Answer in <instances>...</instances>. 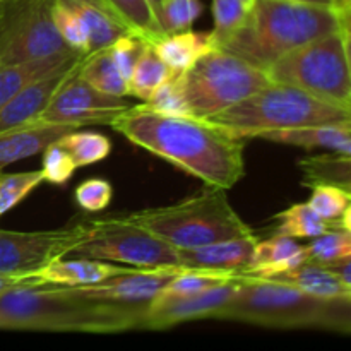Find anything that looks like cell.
<instances>
[{
    "label": "cell",
    "instance_id": "1",
    "mask_svg": "<svg viewBox=\"0 0 351 351\" xmlns=\"http://www.w3.org/2000/svg\"><path fill=\"white\" fill-rule=\"evenodd\" d=\"M110 127L206 187L230 191L245 175V139L228 136L197 117L165 115L144 103L130 105Z\"/></svg>",
    "mask_w": 351,
    "mask_h": 351
},
{
    "label": "cell",
    "instance_id": "2",
    "mask_svg": "<svg viewBox=\"0 0 351 351\" xmlns=\"http://www.w3.org/2000/svg\"><path fill=\"white\" fill-rule=\"evenodd\" d=\"M146 307L91 300L67 287L21 285L0 293V329L115 335L141 329Z\"/></svg>",
    "mask_w": 351,
    "mask_h": 351
},
{
    "label": "cell",
    "instance_id": "3",
    "mask_svg": "<svg viewBox=\"0 0 351 351\" xmlns=\"http://www.w3.org/2000/svg\"><path fill=\"white\" fill-rule=\"evenodd\" d=\"M350 27V14L332 5L256 0L245 23L216 47L266 71L302 45Z\"/></svg>",
    "mask_w": 351,
    "mask_h": 351
},
{
    "label": "cell",
    "instance_id": "4",
    "mask_svg": "<svg viewBox=\"0 0 351 351\" xmlns=\"http://www.w3.org/2000/svg\"><path fill=\"white\" fill-rule=\"evenodd\" d=\"M215 319L271 329H322L350 335L351 300L319 298L269 278L240 276L235 295Z\"/></svg>",
    "mask_w": 351,
    "mask_h": 351
},
{
    "label": "cell",
    "instance_id": "5",
    "mask_svg": "<svg viewBox=\"0 0 351 351\" xmlns=\"http://www.w3.org/2000/svg\"><path fill=\"white\" fill-rule=\"evenodd\" d=\"M346 120H351V110L322 101L293 86L269 82L206 122L237 139H250L266 130L321 125Z\"/></svg>",
    "mask_w": 351,
    "mask_h": 351
},
{
    "label": "cell",
    "instance_id": "6",
    "mask_svg": "<svg viewBox=\"0 0 351 351\" xmlns=\"http://www.w3.org/2000/svg\"><path fill=\"white\" fill-rule=\"evenodd\" d=\"M127 218L177 250L254 233L232 208L226 191L216 187H208L177 204L129 213Z\"/></svg>",
    "mask_w": 351,
    "mask_h": 351
},
{
    "label": "cell",
    "instance_id": "7",
    "mask_svg": "<svg viewBox=\"0 0 351 351\" xmlns=\"http://www.w3.org/2000/svg\"><path fill=\"white\" fill-rule=\"evenodd\" d=\"M264 72L271 82L293 86L322 101L351 110L350 27L288 51Z\"/></svg>",
    "mask_w": 351,
    "mask_h": 351
},
{
    "label": "cell",
    "instance_id": "8",
    "mask_svg": "<svg viewBox=\"0 0 351 351\" xmlns=\"http://www.w3.org/2000/svg\"><path fill=\"white\" fill-rule=\"evenodd\" d=\"M192 117L208 120L269 84L263 69L211 47L187 71L177 74Z\"/></svg>",
    "mask_w": 351,
    "mask_h": 351
},
{
    "label": "cell",
    "instance_id": "9",
    "mask_svg": "<svg viewBox=\"0 0 351 351\" xmlns=\"http://www.w3.org/2000/svg\"><path fill=\"white\" fill-rule=\"evenodd\" d=\"M86 235L69 256L129 267L182 266L178 250L125 216L86 219Z\"/></svg>",
    "mask_w": 351,
    "mask_h": 351
},
{
    "label": "cell",
    "instance_id": "10",
    "mask_svg": "<svg viewBox=\"0 0 351 351\" xmlns=\"http://www.w3.org/2000/svg\"><path fill=\"white\" fill-rule=\"evenodd\" d=\"M53 3L0 0V65L43 60L72 50L55 27Z\"/></svg>",
    "mask_w": 351,
    "mask_h": 351
},
{
    "label": "cell",
    "instance_id": "11",
    "mask_svg": "<svg viewBox=\"0 0 351 351\" xmlns=\"http://www.w3.org/2000/svg\"><path fill=\"white\" fill-rule=\"evenodd\" d=\"M79 65L58 86L36 120L77 129L82 125H112L113 120L130 108L125 98L105 95L89 86L77 74Z\"/></svg>",
    "mask_w": 351,
    "mask_h": 351
},
{
    "label": "cell",
    "instance_id": "12",
    "mask_svg": "<svg viewBox=\"0 0 351 351\" xmlns=\"http://www.w3.org/2000/svg\"><path fill=\"white\" fill-rule=\"evenodd\" d=\"M84 223L45 232L0 230V274H29L69 256L84 239Z\"/></svg>",
    "mask_w": 351,
    "mask_h": 351
},
{
    "label": "cell",
    "instance_id": "13",
    "mask_svg": "<svg viewBox=\"0 0 351 351\" xmlns=\"http://www.w3.org/2000/svg\"><path fill=\"white\" fill-rule=\"evenodd\" d=\"M184 269L185 266L130 267L99 283L67 288L79 297L91 298V300L123 305H146L163 290L168 281L173 280Z\"/></svg>",
    "mask_w": 351,
    "mask_h": 351
},
{
    "label": "cell",
    "instance_id": "14",
    "mask_svg": "<svg viewBox=\"0 0 351 351\" xmlns=\"http://www.w3.org/2000/svg\"><path fill=\"white\" fill-rule=\"evenodd\" d=\"M239 288V278L195 295L177 298H153L144 311L141 329L163 331L173 326L201 319H215L232 300Z\"/></svg>",
    "mask_w": 351,
    "mask_h": 351
},
{
    "label": "cell",
    "instance_id": "15",
    "mask_svg": "<svg viewBox=\"0 0 351 351\" xmlns=\"http://www.w3.org/2000/svg\"><path fill=\"white\" fill-rule=\"evenodd\" d=\"M82 62L77 60L69 67H62L58 71L50 72L36 81L24 86L21 91H17L12 98L7 99L3 105H0V132L16 129V127L26 125L40 117L45 106L48 105L53 93L58 86L65 81L69 74Z\"/></svg>",
    "mask_w": 351,
    "mask_h": 351
},
{
    "label": "cell",
    "instance_id": "16",
    "mask_svg": "<svg viewBox=\"0 0 351 351\" xmlns=\"http://www.w3.org/2000/svg\"><path fill=\"white\" fill-rule=\"evenodd\" d=\"M257 240L259 237L252 233V235L219 240L194 249H178V257L180 264L185 267L242 274L249 267Z\"/></svg>",
    "mask_w": 351,
    "mask_h": 351
},
{
    "label": "cell",
    "instance_id": "17",
    "mask_svg": "<svg viewBox=\"0 0 351 351\" xmlns=\"http://www.w3.org/2000/svg\"><path fill=\"white\" fill-rule=\"evenodd\" d=\"M75 129L77 127L33 120L26 125L0 132V171L9 165L43 153L45 147Z\"/></svg>",
    "mask_w": 351,
    "mask_h": 351
},
{
    "label": "cell",
    "instance_id": "18",
    "mask_svg": "<svg viewBox=\"0 0 351 351\" xmlns=\"http://www.w3.org/2000/svg\"><path fill=\"white\" fill-rule=\"evenodd\" d=\"M130 269L129 266H120L115 263H106L98 259L77 257L74 261L62 259L51 261L47 266L29 273V280L34 285H53V287H82V285L99 283L110 276Z\"/></svg>",
    "mask_w": 351,
    "mask_h": 351
},
{
    "label": "cell",
    "instance_id": "19",
    "mask_svg": "<svg viewBox=\"0 0 351 351\" xmlns=\"http://www.w3.org/2000/svg\"><path fill=\"white\" fill-rule=\"evenodd\" d=\"M256 137L287 146L304 147V149H326L335 153L351 154V120L321 125L293 127L259 132Z\"/></svg>",
    "mask_w": 351,
    "mask_h": 351
},
{
    "label": "cell",
    "instance_id": "20",
    "mask_svg": "<svg viewBox=\"0 0 351 351\" xmlns=\"http://www.w3.org/2000/svg\"><path fill=\"white\" fill-rule=\"evenodd\" d=\"M307 261L305 247L295 242V239L276 235L267 240H257L252 250V259L249 267L240 276L271 278L298 267Z\"/></svg>",
    "mask_w": 351,
    "mask_h": 351
},
{
    "label": "cell",
    "instance_id": "21",
    "mask_svg": "<svg viewBox=\"0 0 351 351\" xmlns=\"http://www.w3.org/2000/svg\"><path fill=\"white\" fill-rule=\"evenodd\" d=\"M350 216L351 208L343 213L338 221H328L321 218L307 202L293 204L274 216L276 226L273 228V233L291 239H314L326 232H351Z\"/></svg>",
    "mask_w": 351,
    "mask_h": 351
},
{
    "label": "cell",
    "instance_id": "22",
    "mask_svg": "<svg viewBox=\"0 0 351 351\" xmlns=\"http://www.w3.org/2000/svg\"><path fill=\"white\" fill-rule=\"evenodd\" d=\"M84 57L86 53L71 50L65 51V53L43 58V60L0 65V105H3L7 99L12 98L17 91H21L29 82L36 81V79L58 71L62 67H69V65L75 64V62Z\"/></svg>",
    "mask_w": 351,
    "mask_h": 351
},
{
    "label": "cell",
    "instance_id": "23",
    "mask_svg": "<svg viewBox=\"0 0 351 351\" xmlns=\"http://www.w3.org/2000/svg\"><path fill=\"white\" fill-rule=\"evenodd\" d=\"M269 280L293 285L308 295L329 300H351V288L346 287L341 278L329 267L307 263L285 273L271 276Z\"/></svg>",
    "mask_w": 351,
    "mask_h": 351
},
{
    "label": "cell",
    "instance_id": "24",
    "mask_svg": "<svg viewBox=\"0 0 351 351\" xmlns=\"http://www.w3.org/2000/svg\"><path fill=\"white\" fill-rule=\"evenodd\" d=\"M60 2L74 10L84 24L89 40L88 53L103 50L110 47L117 38L129 33L127 27L106 9L101 0H60Z\"/></svg>",
    "mask_w": 351,
    "mask_h": 351
},
{
    "label": "cell",
    "instance_id": "25",
    "mask_svg": "<svg viewBox=\"0 0 351 351\" xmlns=\"http://www.w3.org/2000/svg\"><path fill=\"white\" fill-rule=\"evenodd\" d=\"M211 40L208 33H195L192 29L178 31V33L165 34L153 45L158 57L175 72L187 71L202 53L211 48Z\"/></svg>",
    "mask_w": 351,
    "mask_h": 351
},
{
    "label": "cell",
    "instance_id": "26",
    "mask_svg": "<svg viewBox=\"0 0 351 351\" xmlns=\"http://www.w3.org/2000/svg\"><path fill=\"white\" fill-rule=\"evenodd\" d=\"M298 170L302 171V185L308 189L336 185L351 191V154L328 151L321 156L302 158Z\"/></svg>",
    "mask_w": 351,
    "mask_h": 351
},
{
    "label": "cell",
    "instance_id": "27",
    "mask_svg": "<svg viewBox=\"0 0 351 351\" xmlns=\"http://www.w3.org/2000/svg\"><path fill=\"white\" fill-rule=\"evenodd\" d=\"M77 74L89 86H93L98 91L105 93V95L117 96V98H125V96H129L127 81L122 77L119 69H117L108 47L86 55L82 58L81 65H79Z\"/></svg>",
    "mask_w": 351,
    "mask_h": 351
},
{
    "label": "cell",
    "instance_id": "28",
    "mask_svg": "<svg viewBox=\"0 0 351 351\" xmlns=\"http://www.w3.org/2000/svg\"><path fill=\"white\" fill-rule=\"evenodd\" d=\"M130 34L154 45L165 36L147 0H101Z\"/></svg>",
    "mask_w": 351,
    "mask_h": 351
},
{
    "label": "cell",
    "instance_id": "29",
    "mask_svg": "<svg viewBox=\"0 0 351 351\" xmlns=\"http://www.w3.org/2000/svg\"><path fill=\"white\" fill-rule=\"evenodd\" d=\"M171 75H175V72L158 57L153 45L146 43L132 74L127 79L129 96H136V98L146 101L153 95L154 89L163 84Z\"/></svg>",
    "mask_w": 351,
    "mask_h": 351
},
{
    "label": "cell",
    "instance_id": "30",
    "mask_svg": "<svg viewBox=\"0 0 351 351\" xmlns=\"http://www.w3.org/2000/svg\"><path fill=\"white\" fill-rule=\"evenodd\" d=\"M58 144L71 154L77 168L99 163L112 153V141L108 137L96 132H79L77 129L62 136Z\"/></svg>",
    "mask_w": 351,
    "mask_h": 351
},
{
    "label": "cell",
    "instance_id": "31",
    "mask_svg": "<svg viewBox=\"0 0 351 351\" xmlns=\"http://www.w3.org/2000/svg\"><path fill=\"white\" fill-rule=\"evenodd\" d=\"M305 247L307 263L329 266L351 259V233L350 232H326L312 239Z\"/></svg>",
    "mask_w": 351,
    "mask_h": 351
},
{
    "label": "cell",
    "instance_id": "32",
    "mask_svg": "<svg viewBox=\"0 0 351 351\" xmlns=\"http://www.w3.org/2000/svg\"><path fill=\"white\" fill-rule=\"evenodd\" d=\"M202 12L199 0H161L154 9L158 24L165 34L191 29Z\"/></svg>",
    "mask_w": 351,
    "mask_h": 351
},
{
    "label": "cell",
    "instance_id": "33",
    "mask_svg": "<svg viewBox=\"0 0 351 351\" xmlns=\"http://www.w3.org/2000/svg\"><path fill=\"white\" fill-rule=\"evenodd\" d=\"M213 19H215V29L209 33L213 47L221 43L228 34L239 29L245 23L250 12V7L242 3L240 0H213Z\"/></svg>",
    "mask_w": 351,
    "mask_h": 351
},
{
    "label": "cell",
    "instance_id": "34",
    "mask_svg": "<svg viewBox=\"0 0 351 351\" xmlns=\"http://www.w3.org/2000/svg\"><path fill=\"white\" fill-rule=\"evenodd\" d=\"M43 182L41 170L9 175L0 173V216L24 201Z\"/></svg>",
    "mask_w": 351,
    "mask_h": 351
},
{
    "label": "cell",
    "instance_id": "35",
    "mask_svg": "<svg viewBox=\"0 0 351 351\" xmlns=\"http://www.w3.org/2000/svg\"><path fill=\"white\" fill-rule=\"evenodd\" d=\"M321 218L338 221L346 209L351 208V191L336 185H315L307 202Z\"/></svg>",
    "mask_w": 351,
    "mask_h": 351
},
{
    "label": "cell",
    "instance_id": "36",
    "mask_svg": "<svg viewBox=\"0 0 351 351\" xmlns=\"http://www.w3.org/2000/svg\"><path fill=\"white\" fill-rule=\"evenodd\" d=\"M53 23L57 27L58 34L62 36V40L72 48V50H77L81 53L88 55L89 50V40H88V31H86L84 24L79 19L77 14L72 9H69L65 3H62L60 0H55L53 3Z\"/></svg>",
    "mask_w": 351,
    "mask_h": 351
},
{
    "label": "cell",
    "instance_id": "37",
    "mask_svg": "<svg viewBox=\"0 0 351 351\" xmlns=\"http://www.w3.org/2000/svg\"><path fill=\"white\" fill-rule=\"evenodd\" d=\"M147 106L154 112L165 113V115H191L187 101L182 95L180 84H178L177 74L158 86L153 95L146 99Z\"/></svg>",
    "mask_w": 351,
    "mask_h": 351
},
{
    "label": "cell",
    "instance_id": "38",
    "mask_svg": "<svg viewBox=\"0 0 351 351\" xmlns=\"http://www.w3.org/2000/svg\"><path fill=\"white\" fill-rule=\"evenodd\" d=\"M77 170L74 160L64 147L57 143H51L43 149V160H41V175L45 182L53 185H64L69 178Z\"/></svg>",
    "mask_w": 351,
    "mask_h": 351
},
{
    "label": "cell",
    "instance_id": "39",
    "mask_svg": "<svg viewBox=\"0 0 351 351\" xmlns=\"http://www.w3.org/2000/svg\"><path fill=\"white\" fill-rule=\"evenodd\" d=\"M112 197V184L103 178H89V180L79 184L74 191L75 202L88 213H99L106 209Z\"/></svg>",
    "mask_w": 351,
    "mask_h": 351
},
{
    "label": "cell",
    "instance_id": "40",
    "mask_svg": "<svg viewBox=\"0 0 351 351\" xmlns=\"http://www.w3.org/2000/svg\"><path fill=\"white\" fill-rule=\"evenodd\" d=\"M146 43L147 41L127 33L123 34V36L117 38V40L108 47L113 62H115L117 69H119V72L122 74V77L125 79V81L130 77V74H132L134 67H136L137 60H139Z\"/></svg>",
    "mask_w": 351,
    "mask_h": 351
},
{
    "label": "cell",
    "instance_id": "41",
    "mask_svg": "<svg viewBox=\"0 0 351 351\" xmlns=\"http://www.w3.org/2000/svg\"><path fill=\"white\" fill-rule=\"evenodd\" d=\"M21 285H34L29 280V274H0V293L9 288L21 287Z\"/></svg>",
    "mask_w": 351,
    "mask_h": 351
},
{
    "label": "cell",
    "instance_id": "42",
    "mask_svg": "<svg viewBox=\"0 0 351 351\" xmlns=\"http://www.w3.org/2000/svg\"><path fill=\"white\" fill-rule=\"evenodd\" d=\"M291 2H304V3H315V5H335V0H291ZM338 9V7H336Z\"/></svg>",
    "mask_w": 351,
    "mask_h": 351
},
{
    "label": "cell",
    "instance_id": "43",
    "mask_svg": "<svg viewBox=\"0 0 351 351\" xmlns=\"http://www.w3.org/2000/svg\"><path fill=\"white\" fill-rule=\"evenodd\" d=\"M335 5L338 7L341 12L350 14V7H351V0H335Z\"/></svg>",
    "mask_w": 351,
    "mask_h": 351
},
{
    "label": "cell",
    "instance_id": "44",
    "mask_svg": "<svg viewBox=\"0 0 351 351\" xmlns=\"http://www.w3.org/2000/svg\"><path fill=\"white\" fill-rule=\"evenodd\" d=\"M161 2V0H147V3H149V5H151V9H156V7H158V3H160Z\"/></svg>",
    "mask_w": 351,
    "mask_h": 351
},
{
    "label": "cell",
    "instance_id": "45",
    "mask_svg": "<svg viewBox=\"0 0 351 351\" xmlns=\"http://www.w3.org/2000/svg\"><path fill=\"white\" fill-rule=\"evenodd\" d=\"M240 2L245 3L247 7H250V9H252V5H254V2H256V0H240Z\"/></svg>",
    "mask_w": 351,
    "mask_h": 351
}]
</instances>
